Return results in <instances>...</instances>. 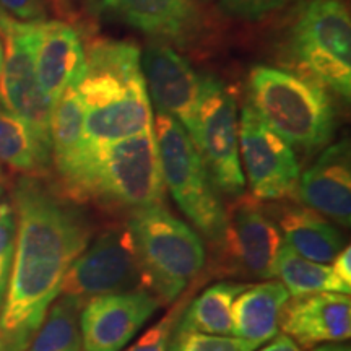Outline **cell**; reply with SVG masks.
Masks as SVG:
<instances>
[{"instance_id": "ffe728a7", "label": "cell", "mask_w": 351, "mask_h": 351, "mask_svg": "<svg viewBox=\"0 0 351 351\" xmlns=\"http://www.w3.org/2000/svg\"><path fill=\"white\" fill-rule=\"evenodd\" d=\"M289 300L280 282L247 285L232 302V335L261 346L278 335L280 314Z\"/></svg>"}, {"instance_id": "4fadbf2b", "label": "cell", "mask_w": 351, "mask_h": 351, "mask_svg": "<svg viewBox=\"0 0 351 351\" xmlns=\"http://www.w3.org/2000/svg\"><path fill=\"white\" fill-rule=\"evenodd\" d=\"M161 301L148 289L114 293L85 302L78 315L83 351H122Z\"/></svg>"}, {"instance_id": "f35d334b", "label": "cell", "mask_w": 351, "mask_h": 351, "mask_svg": "<svg viewBox=\"0 0 351 351\" xmlns=\"http://www.w3.org/2000/svg\"><path fill=\"white\" fill-rule=\"evenodd\" d=\"M199 2H204V3H207V2H212V0H199Z\"/></svg>"}, {"instance_id": "44dd1931", "label": "cell", "mask_w": 351, "mask_h": 351, "mask_svg": "<svg viewBox=\"0 0 351 351\" xmlns=\"http://www.w3.org/2000/svg\"><path fill=\"white\" fill-rule=\"evenodd\" d=\"M0 163L29 178H44L52 163L51 147L23 121L0 108Z\"/></svg>"}, {"instance_id": "484cf974", "label": "cell", "mask_w": 351, "mask_h": 351, "mask_svg": "<svg viewBox=\"0 0 351 351\" xmlns=\"http://www.w3.org/2000/svg\"><path fill=\"white\" fill-rule=\"evenodd\" d=\"M202 283V278L194 280L191 285V291H184L174 304L166 313L165 317H161L152 328H148L140 339L135 341L134 345L129 346L125 351H169L171 341H173L176 327H178L179 320H181L184 311L192 298L199 285Z\"/></svg>"}, {"instance_id": "83f0119b", "label": "cell", "mask_w": 351, "mask_h": 351, "mask_svg": "<svg viewBox=\"0 0 351 351\" xmlns=\"http://www.w3.org/2000/svg\"><path fill=\"white\" fill-rule=\"evenodd\" d=\"M16 219L10 202H0V311L5 302L10 282L13 256H15Z\"/></svg>"}, {"instance_id": "277c9868", "label": "cell", "mask_w": 351, "mask_h": 351, "mask_svg": "<svg viewBox=\"0 0 351 351\" xmlns=\"http://www.w3.org/2000/svg\"><path fill=\"white\" fill-rule=\"evenodd\" d=\"M249 96L257 116L302 153L322 150L335 134V104L313 78L257 65L249 73Z\"/></svg>"}, {"instance_id": "ba28073f", "label": "cell", "mask_w": 351, "mask_h": 351, "mask_svg": "<svg viewBox=\"0 0 351 351\" xmlns=\"http://www.w3.org/2000/svg\"><path fill=\"white\" fill-rule=\"evenodd\" d=\"M225 208L221 234L215 245L213 271L217 275L269 280L283 247L278 226L262 202L251 194L232 197Z\"/></svg>"}, {"instance_id": "1f68e13d", "label": "cell", "mask_w": 351, "mask_h": 351, "mask_svg": "<svg viewBox=\"0 0 351 351\" xmlns=\"http://www.w3.org/2000/svg\"><path fill=\"white\" fill-rule=\"evenodd\" d=\"M330 267L341 282L351 287V249L348 245L333 257Z\"/></svg>"}, {"instance_id": "7c38bea8", "label": "cell", "mask_w": 351, "mask_h": 351, "mask_svg": "<svg viewBox=\"0 0 351 351\" xmlns=\"http://www.w3.org/2000/svg\"><path fill=\"white\" fill-rule=\"evenodd\" d=\"M239 156L256 199L278 202L296 195L301 174L295 150L249 104L241 112Z\"/></svg>"}, {"instance_id": "e0dca14e", "label": "cell", "mask_w": 351, "mask_h": 351, "mask_svg": "<svg viewBox=\"0 0 351 351\" xmlns=\"http://www.w3.org/2000/svg\"><path fill=\"white\" fill-rule=\"evenodd\" d=\"M298 197L309 208L350 226L351 152L348 140L328 145L314 165L300 176Z\"/></svg>"}, {"instance_id": "ab89813d", "label": "cell", "mask_w": 351, "mask_h": 351, "mask_svg": "<svg viewBox=\"0 0 351 351\" xmlns=\"http://www.w3.org/2000/svg\"><path fill=\"white\" fill-rule=\"evenodd\" d=\"M2 192H3V187H2V186H0V195H2Z\"/></svg>"}, {"instance_id": "9a60e30c", "label": "cell", "mask_w": 351, "mask_h": 351, "mask_svg": "<svg viewBox=\"0 0 351 351\" xmlns=\"http://www.w3.org/2000/svg\"><path fill=\"white\" fill-rule=\"evenodd\" d=\"M280 328L302 350L341 343L351 335V301L345 293H314L285 302Z\"/></svg>"}, {"instance_id": "8d00e7d4", "label": "cell", "mask_w": 351, "mask_h": 351, "mask_svg": "<svg viewBox=\"0 0 351 351\" xmlns=\"http://www.w3.org/2000/svg\"><path fill=\"white\" fill-rule=\"evenodd\" d=\"M2 65H3V44L0 41V73H2Z\"/></svg>"}, {"instance_id": "9c48e42d", "label": "cell", "mask_w": 351, "mask_h": 351, "mask_svg": "<svg viewBox=\"0 0 351 351\" xmlns=\"http://www.w3.org/2000/svg\"><path fill=\"white\" fill-rule=\"evenodd\" d=\"M148 289L129 225L108 226L75 258L65 274L60 295L85 306L93 298Z\"/></svg>"}, {"instance_id": "836d02e7", "label": "cell", "mask_w": 351, "mask_h": 351, "mask_svg": "<svg viewBox=\"0 0 351 351\" xmlns=\"http://www.w3.org/2000/svg\"><path fill=\"white\" fill-rule=\"evenodd\" d=\"M0 351H26L19 340L0 328Z\"/></svg>"}, {"instance_id": "3957f363", "label": "cell", "mask_w": 351, "mask_h": 351, "mask_svg": "<svg viewBox=\"0 0 351 351\" xmlns=\"http://www.w3.org/2000/svg\"><path fill=\"white\" fill-rule=\"evenodd\" d=\"M57 178V192L73 204L95 202L134 212L165 199L155 129L114 143L83 142L73 163Z\"/></svg>"}, {"instance_id": "603a6c76", "label": "cell", "mask_w": 351, "mask_h": 351, "mask_svg": "<svg viewBox=\"0 0 351 351\" xmlns=\"http://www.w3.org/2000/svg\"><path fill=\"white\" fill-rule=\"evenodd\" d=\"M275 276L282 280L289 296H306L314 293H345L351 287L341 282L330 265L307 261L283 245L275 263Z\"/></svg>"}, {"instance_id": "8fae6325", "label": "cell", "mask_w": 351, "mask_h": 351, "mask_svg": "<svg viewBox=\"0 0 351 351\" xmlns=\"http://www.w3.org/2000/svg\"><path fill=\"white\" fill-rule=\"evenodd\" d=\"M34 23L0 15L3 65L0 73V108L28 124L51 147L52 103L38 82L34 65Z\"/></svg>"}, {"instance_id": "5b68a950", "label": "cell", "mask_w": 351, "mask_h": 351, "mask_svg": "<svg viewBox=\"0 0 351 351\" xmlns=\"http://www.w3.org/2000/svg\"><path fill=\"white\" fill-rule=\"evenodd\" d=\"M127 225L137 245L148 291L161 304L174 302L204 270V241L163 205L134 210Z\"/></svg>"}, {"instance_id": "2e32d148", "label": "cell", "mask_w": 351, "mask_h": 351, "mask_svg": "<svg viewBox=\"0 0 351 351\" xmlns=\"http://www.w3.org/2000/svg\"><path fill=\"white\" fill-rule=\"evenodd\" d=\"M85 46L77 28L62 20L34 23V65L38 82L52 106L85 70Z\"/></svg>"}, {"instance_id": "7402d4cb", "label": "cell", "mask_w": 351, "mask_h": 351, "mask_svg": "<svg viewBox=\"0 0 351 351\" xmlns=\"http://www.w3.org/2000/svg\"><path fill=\"white\" fill-rule=\"evenodd\" d=\"M245 288V283L219 282L204 289L187 304L176 332L230 335L232 332V302Z\"/></svg>"}, {"instance_id": "8992f818", "label": "cell", "mask_w": 351, "mask_h": 351, "mask_svg": "<svg viewBox=\"0 0 351 351\" xmlns=\"http://www.w3.org/2000/svg\"><path fill=\"white\" fill-rule=\"evenodd\" d=\"M301 75L351 98V16L343 0H309L289 36Z\"/></svg>"}, {"instance_id": "4dcf8cb0", "label": "cell", "mask_w": 351, "mask_h": 351, "mask_svg": "<svg viewBox=\"0 0 351 351\" xmlns=\"http://www.w3.org/2000/svg\"><path fill=\"white\" fill-rule=\"evenodd\" d=\"M0 12L16 21H43L47 19L46 0H0Z\"/></svg>"}, {"instance_id": "f546056e", "label": "cell", "mask_w": 351, "mask_h": 351, "mask_svg": "<svg viewBox=\"0 0 351 351\" xmlns=\"http://www.w3.org/2000/svg\"><path fill=\"white\" fill-rule=\"evenodd\" d=\"M67 10V23L80 34L95 29V23L103 12V0H64Z\"/></svg>"}, {"instance_id": "d590c367", "label": "cell", "mask_w": 351, "mask_h": 351, "mask_svg": "<svg viewBox=\"0 0 351 351\" xmlns=\"http://www.w3.org/2000/svg\"><path fill=\"white\" fill-rule=\"evenodd\" d=\"M313 351H350V346L343 343H326L313 348Z\"/></svg>"}, {"instance_id": "e575fe53", "label": "cell", "mask_w": 351, "mask_h": 351, "mask_svg": "<svg viewBox=\"0 0 351 351\" xmlns=\"http://www.w3.org/2000/svg\"><path fill=\"white\" fill-rule=\"evenodd\" d=\"M47 3H49L52 10L57 16H60L62 21H67V10H65V5H64V0H46Z\"/></svg>"}, {"instance_id": "30bf717a", "label": "cell", "mask_w": 351, "mask_h": 351, "mask_svg": "<svg viewBox=\"0 0 351 351\" xmlns=\"http://www.w3.org/2000/svg\"><path fill=\"white\" fill-rule=\"evenodd\" d=\"M223 194H244L245 178L239 156V121L236 101L215 77L202 78L195 127L189 135Z\"/></svg>"}, {"instance_id": "d6a6232c", "label": "cell", "mask_w": 351, "mask_h": 351, "mask_svg": "<svg viewBox=\"0 0 351 351\" xmlns=\"http://www.w3.org/2000/svg\"><path fill=\"white\" fill-rule=\"evenodd\" d=\"M261 351H302V350L295 343V341L289 339V337L276 335L274 341H271L270 345H267L265 348H262Z\"/></svg>"}, {"instance_id": "5bb4252c", "label": "cell", "mask_w": 351, "mask_h": 351, "mask_svg": "<svg viewBox=\"0 0 351 351\" xmlns=\"http://www.w3.org/2000/svg\"><path fill=\"white\" fill-rule=\"evenodd\" d=\"M142 70L158 112L173 117L191 135L195 127L202 77L178 51L160 41L145 49Z\"/></svg>"}, {"instance_id": "74e56055", "label": "cell", "mask_w": 351, "mask_h": 351, "mask_svg": "<svg viewBox=\"0 0 351 351\" xmlns=\"http://www.w3.org/2000/svg\"><path fill=\"white\" fill-rule=\"evenodd\" d=\"M2 181H3V174H2V171H0V186H2Z\"/></svg>"}, {"instance_id": "ac0fdd59", "label": "cell", "mask_w": 351, "mask_h": 351, "mask_svg": "<svg viewBox=\"0 0 351 351\" xmlns=\"http://www.w3.org/2000/svg\"><path fill=\"white\" fill-rule=\"evenodd\" d=\"M103 10L160 41L186 46L204 28L195 0H103Z\"/></svg>"}, {"instance_id": "52a82bcc", "label": "cell", "mask_w": 351, "mask_h": 351, "mask_svg": "<svg viewBox=\"0 0 351 351\" xmlns=\"http://www.w3.org/2000/svg\"><path fill=\"white\" fill-rule=\"evenodd\" d=\"M153 129L165 187L197 230L217 243L223 230L225 207L195 145L187 130L163 112L156 114Z\"/></svg>"}, {"instance_id": "d6986e66", "label": "cell", "mask_w": 351, "mask_h": 351, "mask_svg": "<svg viewBox=\"0 0 351 351\" xmlns=\"http://www.w3.org/2000/svg\"><path fill=\"white\" fill-rule=\"evenodd\" d=\"M267 213H270V218L278 226L283 244L307 261L332 262L345 247L339 228L306 205H275L274 208L267 210Z\"/></svg>"}, {"instance_id": "60d3db41", "label": "cell", "mask_w": 351, "mask_h": 351, "mask_svg": "<svg viewBox=\"0 0 351 351\" xmlns=\"http://www.w3.org/2000/svg\"><path fill=\"white\" fill-rule=\"evenodd\" d=\"M0 15H3V13H2V12H0Z\"/></svg>"}, {"instance_id": "f1b7e54d", "label": "cell", "mask_w": 351, "mask_h": 351, "mask_svg": "<svg viewBox=\"0 0 351 351\" xmlns=\"http://www.w3.org/2000/svg\"><path fill=\"white\" fill-rule=\"evenodd\" d=\"M295 0H219V10L231 19L258 21L288 7Z\"/></svg>"}, {"instance_id": "7a4b0ae2", "label": "cell", "mask_w": 351, "mask_h": 351, "mask_svg": "<svg viewBox=\"0 0 351 351\" xmlns=\"http://www.w3.org/2000/svg\"><path fill=\"white\" fill-rule=\"evenodd\" d=\"M85 56V70L75 86L83 106V142L114 143L153 129L138 47L93 38Z\"/></svg>"}, {"instance_id": "6da1fadb", "label": "cell", "mask_w": 351, "mask_h": 351, "mask_svg": "<svg viewBox=\"0 0 351 351\" xmlns=\"http://www.w3.org/2000/svg\"><path fill=\"white\" fill-rule=\"evenodd\" d=\"M15 256L0 328L28 350L60 295L70 265L93 239V225L72 200L43 178L21 176L12 192Z\"/></svg>"}, {"instance_id": "4316f807", "label": "cell", "mask_w": 351, "mask_h": 351, "mask_svg": "<svg viewBox=\"0 0 351 351\" xmlns=\"http://www.w3.org/2000/svg\"><path fill=\"white\" fill-rule=\"evenodd\" d=\"M258 346L236 337L200 332H174L169 351H254Z\"/></svg>"}, {"instance_id": "cb8c5ba5", "label": "cell", "mask_w": 351, "mask_h": 351, "mask_svg": "<svg viewBox=\"0 0 351 351\" xmlns=\"http://www.w3.org/2000/svg\"><path fill=\"white\" fill-rule=\"evenodd\" d=\"M83 148V106L75 86H70L52 106L51 153L57 174L69 168Z\"/></svg>"}, {"instance_id": "d4e9b609", "label": "cell", "mask_w": 351, "mask_h": 351, "mask_svg": "<svg viewBox=\"0 0 351 351\" xmlns=\"http://www.w3.org/2000/svg\"><path fill=\"white\" fill-rule=\"evenodd\" d=\"M83 304L62 296L47 311L43 326L26 351H83L80 315Z\"/></svg>"}]
</instances>
